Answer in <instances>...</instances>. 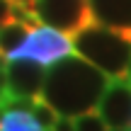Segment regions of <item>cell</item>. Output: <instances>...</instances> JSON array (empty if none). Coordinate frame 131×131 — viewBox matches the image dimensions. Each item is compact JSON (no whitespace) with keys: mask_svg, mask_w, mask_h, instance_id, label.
I'll return each mask as SVG.
<instances>
[{"mask_svg":"<svg viewBox=\"0 0 131 131\" xmlns=\"http://www.w3.org/2000/svg\"><path fill=\"white\" fill-rule=\"evenodd\" d=\"M29 112H32V117L37 119L39 124H41L46 131H51V126H53V122H56V117H58V112L51 107L49 102H44L41 97H37L32 102V107H29Z\"/></svg>","mask_w":131,"mask_h":131,"instance_id":"11","label":"cell"},{"mask_svg":"<svg viewBox=\"0 0 131 131\" xmlns=\"http://www.w3.org/2000/svg\"><path fill=\"white\" fill-rule=\"evenodd\" d=\"M97 112L109 129H131V85L126 80H109L97 102Z\"/></svg>","mask_w":131,"mask_h":131,"instance_id":"6","label":"cell"},{"mask_svg":"<svg viewBox=\"0 0 131 131\" xmlns=\"http://www.w3.org/2000/svg\"><path fill=\"white\" fill-rule=\"evenodd\" d=\"M73 122H75V131H109L107 122L102 119V114L97 109L78 114V117H73Z\"/></svg>","mask_w":131,"mask_h":131,"instance_id":"10","label":"cell"},{"mask_svg":"<svg viewBox=\"0 0 131 131\" xmlns=\"http://www.w3.org/2000/svg\"><path fill=\"white\" fill-rule=\"evenodd\" d=\"M51 131H75V122L73 117H63V114H58L56 122H53Z\"/></svg>","mask_w":131,"mask_h":131,"instance_id":"12","label":"cell"},{"mask_svg":"<svg viewBox=\"0 0 131 131\" xmlns=\"http://www.w3.org/2000/svg\"><path fill=\"white\" fill-rule=\"evenodd\" d=\"M12 22V0H0V27Z\"/></svg>","mask_w":131,"mask_h":131,"instance_id":"13","label":"cell"},{"mask_svg":"<svg viewBox=\"0 0 131 131\" xmlns=\"http://www.w3.org/2000/svg\"><path fill=\"white\" fill-rule=\"evenodd\" d=\"M73 53L92 63L109 80H124L131 61V39L126 32L90 22L73 34Z\"/></svg>","mask_w":131,"mask_h":131,"instance_id":"2","label":"cell"},{"mask_svg":"<svg viewBox=\"0 0 131 131\" xmlns=\"http://www.w3.org/2000/svg\"><path fill=\"white\" fill-rule=\"evenodd\" d=\"M0 131H46L29 109H3L0 112Z\"/></svg>","mask_w":131,"mask_h":131,"instance_id":"9","label":"cell"},{"mask_svg":"<svg viewBox=\"0 0 131 131\" xmlns=\"http://www.w3.org/2000/svg\"><path fill=\"white\" fill-rule=\"evenodd\" d=\"M32 10L41 24L63 34H75L92 22L88 0H34Z\"/></svg>","mask_w":131,"mask_h":131,"instance_id":"3","label":"cell"},{"mask_svg":"<svg viewBox=\"0 0 131 131\" xmlns=\"http://www.w3.org/2000/svg\"><path fill=\"white\" fill-rule=\"evenodd\" d=\"M29 37V27L22 22H7L0 27V56L7 61V58L15 56V51H17L19 46H22L24 41H27Z\"/></svg>","mask_w":131,"mask_h":131,"instance_id":"8","label":"cell"},{"mask_svg":"<svg viewBox=\"0 0 131 131\" xmlns=\"http://www.w3.org/2000/svg\"><path fill=\"white\" fill-rule=\"evenodd\" d=\"M92 22L104 27L131 32V0H88Z\"/></svg>","mask_w":131,"mask_h":131,"instance_id":"7","label":"cell"},{"mask_svg":"<svg viewBox=\"0 0 131 131\" xmlns=\"http://www.w3.org/2000/svg\"><path fill=\"white\" fill-rule=\"evenodd\" d=\"M109 78L78 53L51 63L44 78L41 100L63 117H78L97 107Z\"/></svg>","mask_w":131,"mask_h":131,"instance_id":"1","label":"cell"},{"mask_svg":"<svg viewBox=\"0 0 131 131\" xmlns=\"http://www.w3.org/2000/svg\"><path fill=\"white\" fill-rule=\"evenodd\" d=\"M46 66L32 58H10L5 63V85L7 95L17 100H37L41 97Z\"/></svg>","mask_w":131,"mask_h":131,"instance_id":"5","label":"cell"},{"mask_svg":"<svg viewBox=\"0 0 131 131\" xmlns=\"http://www.w3.org/2000/svg\"><path fill=\"white\" fill-rule=\"evenodd\" d=\"M12 3H22V5H32L34 0H12Z\"/></svg>","mask_w":131,"mask_h":131,"instance_id":"15","label":"cell"},{"mask_svg":"<svg viewBox=\"0 0 131 131\" xmlns=\"http://www.w3.org/2000/svg\"><path fill=\"white\" fill-rule=\"evenodd\" d=\"M70 53H73V39H68L63 32H58L53 27L39 24V27L29 29L27 41L15 51L12 58H32L41 66H51L66 56H70Z\"/></svg>","mask_w":131,"mask_h":131,"instance_id":"4","label":"cell"},{"mask_svg":"<svg viewBox=\"0 0 131 131\" xmlns=\"http://www.w3.org/2000/svg\"><path fill=\"white\" fill-rule=\"evenodd\" d=\"M124 80L131 85V61H129V66H126V73H124Z\"/></svg>","mask_w":131,"mask_h":131,"instance_id":"14","label":"cell"}]
</instances>
